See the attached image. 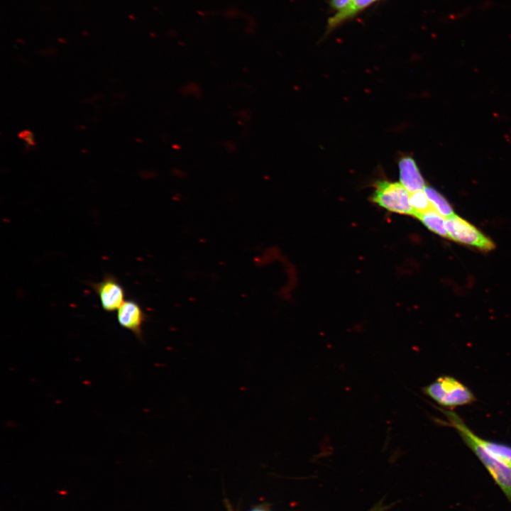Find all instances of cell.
Wrapping results in <instances>:
<instances>
[{
  "mask_svg": "<svg viewBox=\"0 0 511 511\" xmlns=\"http://www.w3.org/2000/svg\"><path fill=\"white\" fill-rule=\"evenodd\" d=\"M446 417V425L453 427L459 434L463 442L473 451L486 468L495 483L499 486L511 503V466L490 455L473 438L471 431L463 419L453 410H440Z\"/></svg>",
  "mask_w": 511,
  "mask_h": 511,
  "instance_id": "1",
  "label": "cell"
},
{
  "mask_svg": "<svg viewBox=\"0 0 511 511\" xmlns=\"http://www.w3.org/2000/svg\"><path fill=\"white\" fill-rule=\"evenodd\" d=\"M424 392L443 407L471 405L476 400L471 390L454 377L442 375L424 387Z\"/></svg>",
  "mask_w": 511,
  "mask_h": 511,
  "instance_id": "2",
  "label": "cell"
},
{
  "mask_svg": "<svg viewBox=\"0 0 511 511\" xmlns=\"http://www.w3.org/2000/svg\"><path fill=\"white\" fill-rule=\"evenodd\" d=\"M410 196V192L400 182L380 180L375 182L371 200L390 211L414 216Z\"/></svg>",
  "mask_w": 511,
  "mask_h": 511,
  "instance_id": "3",
  "label": "cell"
},
{
  "mask_svg": "<svg viewBox=\"0 0 511 511\" xmlns=\"http://www.w3.org/2000/svg\"><path fill=\"white\" fill-rule=\"evenodd\" d=\"M446 229L449 238L483 251H491L494 243L476 226L454 214L446 219Z\"/></svg>",
  "mask_w": 511,
  "mask_h": 511,
  "instance_id": "4",
  "label": "cell"
},
{
  "mask_svg": "<svg viewBox=\"0 0 511 511\" xmlns=\"http://www.w3.org/2000/svg\"><path fill=\"white\" fill-rule=\"evenodd\" d=\"M90 285L98 295L101 307L106 312L117 311L126 301L124 288L111 275H106L101 281L92 282Z\"/></svg>",
  "mask_w": 511,
  "mask_h": 511,
  "instance_id": "5",
  "label": "cell"
},
{
  "mask_svg": "<svg viewBox=\"0 0 511 511\" xmlns=\"http://www.w3.org/2000/svg\"><path fill=\"white\" fill-rule=\"evenodd\" d=\"M119 324L133 333L139 340H143V326L147 316L141 305L135 300H126L117 310Z\"/></svg>",
  "mask_w": 511,
  "mask_h": 511,
  "instance_id": "6",
  "label": "cell"
},
{
  "mask_svg": "<svg viewBox=\"0 0 511 511\" xmlns=\"http://www.w3.org/2000/svg\"><path fill=\"white\" fill-rule=\"evenodd\" d=\"M400 183L410 192L424 190L425 182L415 160L410 156L400 158L398 163Z\"/></svg>",
  "mask_w": 511,
  "mask_h": 511,
  "instance_id": "7",
  "label": "cell"
},
{
  "mask_svg": "<svg viewBox=\"0 0 511 511\" xmlns=\"http://www.w3.org/2000/svg\"><path fill=\"white\" fill-rule=\"evenodd\" d=\"M378 0H352L344 9L335 13L329 18L327 24L328 30H331L345 21L351 18Z\"/></svg>",
  "mask_w": 511,
  "mask_h": 511,
  "instance_id": "8",
  "label": "cell"
},
{
  "mask_svg": "<svg viewBox=\"0 0 511 511\" xmlns=\"http://www.w3.org/2000/svg\"><path fill=\"white\" fill-rule=\"evenodd\" d=\"M475 440L493 457L511 466V446L486 440L473 434Z\"/></svg>",
  "mask_w": 511,
  "mask_h": 511,
  "instance_id": "9",
  "label": "cell"
},
{
  "mask_svg": "<svg viewBox=\"0 0 511 511\" xmlns=\"http://www.w3.org/2000/svg\"><path fill=\"white\" fill-rule=\"evenodd\" d=\"M422 223L432 232L449 238L446 229V219L436 211H429L418 216Z\"/></svg>",
  "mask_w": 511,
  "mask_h": 511,
  "instance_id": "10",
  "label": "cell"
},
{
  "mask_svg": "<svg viewBox=\"0 0 511 511\" xmlns=\"http://www.w3.org/2000/svg\"><path fill=\"white\" fill-rule=\"evenodd\" d=\"M424 192L436 211L445 219L449 218L455 214L447 200L434 188L426 186Z\"/></svg>",
  "mask_w": 511,
  "mask_h": 511,
  "instance_id": "11",
  "label": "cell"
},
{
  "mask_svg": "<svg viewBox=\"0 0 511 511\" xmlns=\"http://www.w3.org/2000/svg\"><path fill=\"white\" fill-rule=\"evenodd\" d=\"M410 202L415 217L429 211H436L424 190L410 193Z\"/></svg>",
  "mask_w": 511,
  "mask_h": 511,
  "instance_id": "12",
  "label": "cell"
},
{
  "mask_svg": "<svg viewBox=\"0 0 511 511\" xmlns=\"http://www.w3.org/2000/svg\"><path fill=\"white\" fill-rule=\"evenodd\" d=\"M181 93L183 96L193 95L198 98L202 96V89L198 84L191 82L182 87Z\"/></svg>",
  "mask_w": 511,
  "mask_h": 511,
  "instance_id": "13",
  "label": "cell"
},
{
  "mask_svg": "<svg viewBox=\"0 0 511 511\" xmlns=\"http://www.w3.org/2000/svg\"><path fill=\"white\" fill-rule=\"evenodd\" d=\"M352 0H329L330 6L336 12L344 9Z\"/></svg>",
  "mask_w": 511,
  "mask_h": 511,
  "instance_id": "14",
  "label": "cell"
},
{
  "mask_svg": "<svg viewBox=\"0 0 511 511\" xmlns=\"http://www.w3.org/2000/svg\"><path fill=\"white\" fill-rule=\"evenodd\" d=\"M56 50L53 48H48L43 50L40 51V54L42 55H52L54 53H55Z\"/></svg>",
  "mask_w": 511,
  "mask_h": 511,
  "instance_id": "15",
  "label": "cell"
},
{
  "mask_svg": "<svg viewBox=\"0 0 511 511\" xmlns=\"http://www.w3.org/2000/svg\"><path fill=\"white\" fill-rule=\"evenodd\" d=\"M57 40L58 42H60L61 43H64V44L67 43V40L64 38H58Z\"/></svg>",
  "mask_w": 511,
  "mask_h": 511,
  "instance_id": "16",
  "label": "cell"
},
{
  "mask_svg": "<svg viewBox=\"0 0 511 511\" xmlns=\"http://www.w3.org/2000/svg\"><path fill=\"white\" fill-rule=\"evenodd\" d=\"M81 34L83 36H89V33L85 30L82 31Z\"/></svg>",
  "mask_w": 511,
  "mask_h": 511,
  "instance_id": "17",
  "label": "cell"
},
{
  "mask_svg": "<svg viewBox=\"0 0 511 511\" xmlns=\"http://www.w3.org/2000/svg\"><path fill=\"white\" fill-rule=\"evenodd\" d=\"M251 511H266V510L263 508L259 507V508H255Z\"/></svg>",
  "mask_w": 511,
  "mask_h": 511,
  "instance_id": "18",
  "label": "cell"
},
{
  "mask_svg": "<svg viewBox=\"0 0 511 511\" xmlns=\"http://www.w3.org/2000/svg\"><path fill=\"white\" fill-rule=\"evenodd\" d=\"M128 17L130 19H132V20H136V18L134 16H133L132 14H128Z\"/></svg>",
  "mask_w": 511,
  "mask_h": 511,
  "instance_id": "19",
  "label": "cell"
},
{
  "mask_svg": "<svg viewBox=\"0 0 511 511\" xmlns=\"http://www.w3.org/2000/svg\"><path fill=\"white\" fill-rule=\"evenodd\" d=\"M16 40H17L18 43H20L24 44V41H23L22 39L18 38V39H16Z\"/></svg>",
  "mask_w": 511,
  "mask_h": 511,
  "instance_id": "20",
  "label": "cell"
}]
</instances>
